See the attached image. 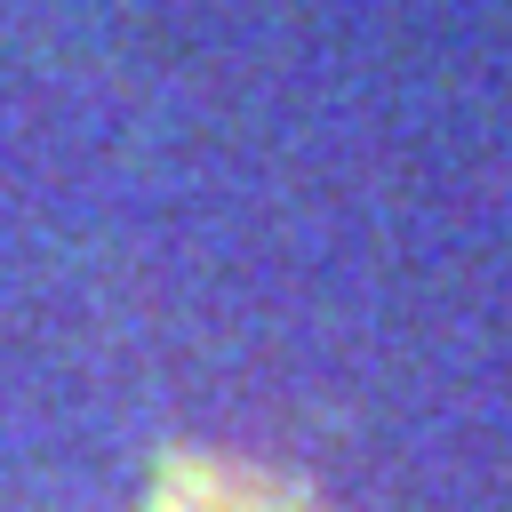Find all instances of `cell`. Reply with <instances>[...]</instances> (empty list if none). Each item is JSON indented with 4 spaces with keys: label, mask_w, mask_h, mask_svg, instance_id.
<instances>
[{
    "label": "cell",
    "mask_w": 512,
    "mask_h": 512,
    "mask_svg": "<svg viewBox=\"0 0 512 512\" xmlns=\"http://www.w3.org/2000/svg\"><path fill=\"white\" fill-rule=\"evenodd\" d=\"M144 512H320L304 488L272 480V472H248V464H216V456H192V464H168V480L152 488Z\"/></svg>",
    "instance_id": "obj_1"
}]
</instances>
